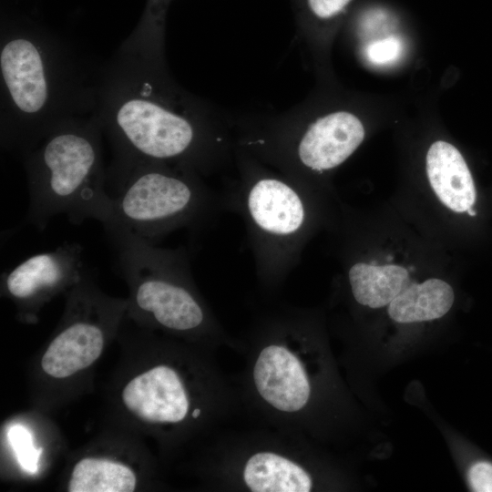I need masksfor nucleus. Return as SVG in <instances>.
<instances>
[{
  "label": "nucleus",
  "instance_id": "1",
  "mask_svg": "<svg viewBox=\"0 0 492 492\" xmlns=\"http://www.w3.org/2000/svg\"><path fill=\"white\" fill-rule=\"evenodd\" d=\"M113 158L167 163L208 177L234 159L228 127L170 77L165 54L126 41L97 74L93 113Z\"/></svg>",
  "mask_w": 492,
  "mask_h": 492
},
{
  "label": "nucleus",
  "instance_id": "2",
  "mask_svg": "<svg viewBox=\"0 0 492 492\" xmlns=\"http://www.w3.org/2000/svg\"><path fill=\"white\" fill-rule=\"evenodd\" d=\"M97 74L40 24L5 18L0 37V138L20 157L63 121L92 115Z\"/></svg>",
  "mask_w": 492,
  "mask_h": 492
},
{
  "label": "nucleus",
  "instance_id": "3",
  "mask_svg": "<svg viewBox=\"0 0 492 492\" xmlns=\"http://www.w3.org/2000/svg\"><path fill=\"white\" fill-rule=\"evenodd\" d=\"M103 135L94 114L71 118L21 156L29 195L28 223L43 231L60 214L76 225L90 219L102 224L107 220L111 198Z\"/></svg>",
  "mask_w": 492,
  "mask_h": 492
},
{
  "label": "nucleus",
  "instance_id": "4",
  "mask_svg": "<svg viewBox=\"0 0 492 492\" xmlns=\"http://www.w3.org/2000/svg\"><path fill=\"white\" fill-rule=\"evenodd\" d=\"M238 175L221 193L223 210L243 220L257 276L282 282L301 260L315 222L313 190L235 147Z\"/></svg>",
  "mask_w": 492,
  "mask_h": 492
},
{
  "label": "nucleus",
  "instance_id": "5",
  "mask_svg": "<svg viewBox=\"0 0 492 492\" xmlns=\"http://www.w3.org/2000/svg\"><path fill=\"white\" fill-rule=\"evenodd\" d=\"M199 173L163 162L112 159L107 167L111 198L105 230L158 242L180 229H200L224 210L221 193Z\"/></svg>",
  "mask_w": 492,
  "mask_h": 492
},
{
  "label": "nucleus",
  "instance_id": "6",
  "mask_svg": "<svg viewBox=\"0 0 492 492\" xmlns=\"http://www.w3.org/2000/svg\"><path fill=\"white\" fill-rule=\"evenodd\" d=\"M106 231L141 314L179 332L195 330L205 323L203 307L190 288V266L184 249L162 248L124 231Z\"/></svg>",
  "mask_w": 492,
  "mask_h": 492
},
{
  "label": "nucleus",
  "instance_id": "7",
  "mask_svg": "<svg viewBox=\"0 0 492 492\" xmlns=\"http://www.w3.org/2000/svg\"><path fill=\"white\" fill-rule=\"evenodd\" d=\"M83 250L79 243L65 242L30 256L3 276L5 291L17 301L35 302L77 285L84 275Z\"/></svg>",
  "mask_w": 492,
  "mask_h": 492
},
{
  "label": "nucleus",
  "instance_id": "8",
  "mask_svg": "<svg viewBox=\"0 0 492 492\" xmlns=\"http://www.w3.org/2000/svg\"><path fill=\"white\" fill-rule=\"evenodd\" d=\"M253 381L261 398L282 412L299 411L310 396V384L301 362L282 345L270 344L260 353Z\"/></svg>",
  "mask_w": 492,
  "mask_h": 492
},
{
  "label": "nucleus",
  "instance_id": "9",
  "mask_svg": "<svg viewBox=\"0 0 492 492\" xmlns=\"http://www.w3.org/2000/svg\"><path fill=\"white\" fill-rule=\"evenodd\" d=\"M122 399L129 411L148 422H180L189 409L179 375L165 365L155 366L132 379L123 389Z\"/></svg>",
  "mask_w": 492,
  "mask_h": 492
},
{
  "label": "nucleus",
  "instance_id": "10",
  "mask_svg": "<svg viewBox=\"0 0 492 492\" xmlns=\"http://www.w3.org/2000/svg\"><path fill=\"white\" fill-rule=\"evenodd\" d=\"M429 183L439 200L449 210L465 212L476 200L470 170L458 149L446 141L432 144L426 154Z\"/></svg>",
  "mask_w": 492,
  "mask_h": 492
},
{
  "label": "nucleus",
  "instance_id": "11",
  "mask_svg": "<svg viewBox=\"0 0 492 492\" xmlns=\"http://www.w3.org/2000/svg\"><path fill=\"white\" fill-rule=\"evenodd\" d=\"M103 345L100 325L87 320H75L49 344L41 361L42 369L56 378L67 377L93 364Z\"/></svg>",
  "mask_w": 492,
  "mask_h": 492
},
{
  "label": "nucleus",
  "instance_id": "12",
  "mask_svg": "<svg viewBox=\"0 0 492 492\" xmlns=\"http://www.w3.org/2000/svg\"><path fill=\"white\" fill-rule=\"evenodd\" d=\"M347 279L354 299L361 305L381 308L388 305L409 283L405 268L395 264L352 263Z\"/></svg>",
  "mask_w": 492,
  "mask_h": 492
},
{
  "label": "nucleus",
  "instance_id": "13",
  "mask_svg": "<svg viewBox=\"0 0 492 492\" xmlns=\"http://www.w3.org/2000/svg\"><path fill=\"white\" fill-rule=\"evenodd\" d=\"M452 287L439 279L409 283L389 304L388 314L395 322L411 323L438 319L452 307Z\"/></svg>",
  "mask_w": 492,
  "mask_h": 492
},
{
  "label": "nucleus",
  "instance_id": "14",
  "mask_svg": "<svg viewBox=\"0 0 492 492\" xmlns=\"http://www.w3.org/2000/svg\"><path fill=\"white\" fill-rule=\"evenodd\" d=\"M246 486L253 492H309L312 479L294 462L270 452L253 455L243 470Z\"/></svg>",
  "mask_w": 492,
  "mask_h": 492
},
{
  "label": "nucleus",
  "instance_id": "15",
  "mask_svg": "<svg viewBox=\"0 0 492 492\" xmlns=\"http://www.w3.org/2000/svg\"><path fill=\"white\" fill-rule=\"evenodd\" d=\"M136 476L127 466L107 459L86 457L75 466L69 492H132Z\"/></svg>",
  "mask_w": 492,
  "mask_h": 492
},
{
  "label": "nucleus",
  "instance_id": "16",
  "mask_svg": "<svg viewBox=\"0 0 492 492\" xmlns=\"http://www.w3.org/2000/svg\"><path fill=\"white\" fill-rule=\"evenodd\" d=\"M170 2L171 0H147L138 26L126 40L146 49L165 53V24Z\"/></svg>",
  "mask_w": 492,
  "mask_h": 492
},
{
  "label": "nucleus",
  "instance_id": "17",
  "mask_svg": "<svg viewBox=\"0 0 492 492\" xmlns=\"http://www.w3.org/2000/svg\"><path fill=\"white\" fill-rule=\"evenodd\" d=\"M10 445L21 467L35 474L38 469V460L43 448H35L31 433L21 425H13L7 434Z\"/></svg>",
  "mask_w": 492,
  "mask_h": 492
},
{
  "label": "nucleus",
  "instance_id": "18",
  "mask_svg": "<svg viewBox=\"0 0 492 492\" xmlns=\"http://www.w3.org/2000/svg\"><path fill=\"white\" fill-rule=\"evenodd\" d=\"M402 50L400 39L390 36L370 43L365 48V56L374 65H386L397 60Z\"/></svg>",
  "mask_w": 492,
  "mask_h": 492
},
{
  "label": "nucleus",
  "instance_id": "19",
  "mask_svg": "<svg viewBox=\"0 0 492 492\" xmlns=\"http://www.w3.org/2000/svg\"><path fill=\"white\" fill-rule=\"evenodd\" d=\"M350 2L351 0H304L311 15L321 20L338 15Z\"/></svg>",
  "mask_w": 492,
  "mask_h": 492
},
{
  "label": "nucleus",
  "instance_id": "20",
  "mask_svg": "<svg viewBox=\"0 0 492 492\" xmlns=\"http://www.w3.org/2000/svg\"><path fill=\"white\" fill-rule=\"evenodd\" d=\"M467 478L472 490L492 492V464L477 462L468 470Z\"/></svg>",
  "mask_w": 492,
  "mask_h": 492
},
{
  "label": "nucleus",
  "instance_id": "21",
  "mask_svg": "<svg viewBox=\"0 0 492 492\" xmlns=\"http://www.w3.org/2000/svg\"><path fill=\"white\" fill-rule=\"evenodd\" d=\"M200 414V410L199 408H196L193 413H192V415L194 418H197Z\"/></svg>",
  "mask_w": 492,
  "mask_h": 492
},
{
  "label": "nucleus",
  "instance_id": "22",
  "mask_svg": "<svg viewBox=\"0 0 492 492\" xmlns=\"http://www.w3.org/2000/svg\"><path fill=\"white\" fill-rule=\"evenodd\" d=\"M466 212L470 215V216H474L476 215V211L472 210V208L468 209L466 210Z\"/></svg>",
  "mask_w": 492,
  "mask_h": 492
}]
</instances>
